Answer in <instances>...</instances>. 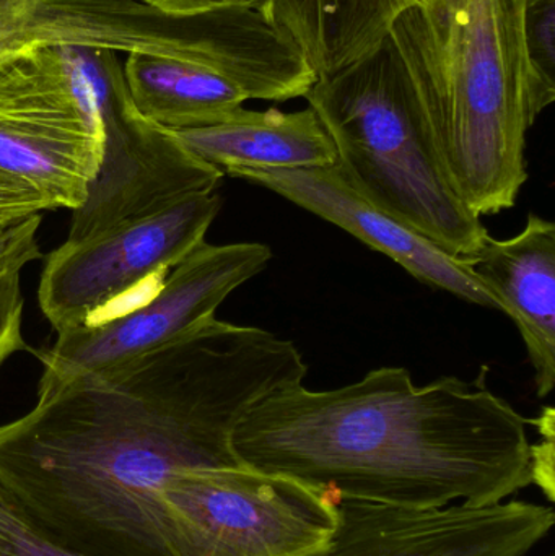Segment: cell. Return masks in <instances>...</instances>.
<instances>
[{
	"instance_id": "6da1fadb",
	"label": "cell",
	"mask_w": 555,
	"mask_h": 556,
	"mask_svg": "<svg viewBox=\"0 0 555 556\" xmlns=\"http://www.w3.org/2000/svg\"><path fill=\"white\" fill-rule=\"evenodd\" d=\"M295 343L217 317L51 391L0 427V482L88 556H168L160 490L176 472L244 467L231 440L277 389L302 384Z\"/></svg>"
},
{
	"instance_id": "7a4b0ae2",
	"label": "cell",
	"mask_w": 555,
	"mask_h": 556,
	"mask_svg": "<svg viewBox=\"0 0 555 556\" xmlns=\"http://www.w3.org/2000/svg\"><path fill=\"white\" fill-rule=\"evenodd\" d=\"M528 420L484 381L417 386L383 366L338 389H277L231 440L248 469L339 500L407 509L492 506L533 483Z\"/></svg>"
},
{
	"instance_id": "3957f363",
	"label": "cell",
	"mask_w": 555,
	"mask_h": 556,
	"mask_svg": "<svg viewBox=\"0 0 555 556\" xmlns=\"http://www.w3.org/2000/svg\"><path fill=\"white\" fill-rule=\"evenodd\" d=\"M527 0H417L390 31L456 195L476 217L517 204L527 136L551 106L525 45Z\"/></svg>"
},
{
	"instance_id": "277c9868",
	"label": "cell",
	"mask_w": 555,
	"mask_h": 556,
	"mask_svg": "<svg viewBox=\"0 0 555 556\" xmlns=\"http://www.w3.org/2000/svg\"><path fill=\"white\" fill-rule=\"evenodd\" d=\"M355 192L437 248L471 260L489 237L456 195L390 36L306 91Z\"/></svg>"
},
{
	"instance_id": "5b68a950",
	"label": "cell",
	"mask_w": 555,
	"mask_h": 556,
	"mask_svg": "<svg viewBox=\"0 0 555 556\" xmlns=\"http://www.w3.org/2000/svg\"><path fill=\"white\" fill-rule=\"evenodd\" d=\"M159 502L168 556H313L338 526L335 493L248 467L173 473Z\"/></svg>"
},
{
	"instance_id": "8992f818",
	"label": "cell",
	"mask_w": 555,
	"mask_h": 556,
	"mask_svg": "<svg viewBox=\"0 0 555 556\" xmlns=\"http://www.w3.org/2000/svg\"><path fill=\"white\" fill-rule=\"evenodd\" d=\"M220 208L217 192L189 195L85 240L65 241L49 254L39 281L46 319L59 336L104 319L147 283L159 287L204 243Z\"/></svg>"
},
{
	"instance_id": "52a82bcc",
	"label": "cell",
	"mask_w": 555,
	"mask_h": 556,
	"mask_svg": "<svg viewBox=\"0 0 555 556\" xmlns=\"http://www.w3.org/2000/svg\"><path fill=\"white\" fill-rule=\"evenodd\" d=\"M273 251L263 243H201L146 301L97 323L59 333L35 352L42 363L38 392L77 376L142 355L215 317L225 298L266 269Z\"/></svg>"
},
{
	"instance_id": "ba28073f",
	"label": "cell",
	"mask_w": 555,
	"mask_h": 556,
	"mask_svg": "<svg viewBox=\"0 0 555 556\" xmlns=\"http://www.w3.org/2000/svg\"><path fill=\"white\" fill-rule=\"evenodd\" d=\"M36 45L150 52L231 75L243 64V26L230 10L166 16L139 0H0V58Z\"/></svg>"
},
{
	"instance_id": "9c48e42d",
	"label": "cell",
	"mask_w": 555,
	"mask_h": 556,
	"mask_svg": "<svg viewBox=\"0 0 555 556\" xmlns=\"http://www.w3.org/2000/svg\"><path fill=\"white\" fill-rule=\"evenodd\" d=\"M224 176L134 108L121 67L103 111L100 168L84 204L72 211L65 241L93 237L189 195L215 192Z\"/></svg>"
},
{
	"instance_id": "30bf717a",
	"label": "cell",
	"mask_w": 555,
	"mask_h": 556,
	"mask_svg": "<svg viewBox=\"0 0 555 556\" xmlns=\"http://www.w3.org/2000/svg\"><path fill=\"white\" fill-rule=\"evenodd\" d=\"M554 522L550 506L517 500L439 509L339 500L335 535L313 556H525Z\"/></svg>"
},
{
	"instance_id": "8fae6325",
	"label": "cell",
	"mask_w": 555,
	"mask_h": 556,
	"mask_svg": "<svg viewBox=\"0 0 555 556\" xmlns=\"http://www.w3.org/2000/svg\"><path fill=\"white\" fill-rule=\"evenodd\" d=\"M225 175L276 192L292 204L342 228L371 250L391 257L417 280L468 303L501 311L465 261L443 253L348 185L336 165L299 169H228Z\"/></svg>"
},
{
	"instance_id": "7c38bea8",
	"label": "cell",
	"mask_w": 555,
	"mask_h": 556,
	"mask_svg": "<svg viewBox=\"0 0 555 556\" xmlns=\"http://www.w3.org/2000/svg\"><path fill=\"white\" fill-rule=\"evenodd\" d=\"M117 52L36 45L0 58V114L91 134L103 143V111L119 71Z\"/></svg>"
},
{
	"instance_id": "4fadbf2b",
	"label": "cell",
	"mask_w": 555,
	"mask_h": 556,
	"mask_svg": "<svg viewBox=\"0 0 555 556\" xmlns=\"http://www.w3.org/2000/svg\"><path fill=\"white\" fill-rule=\"evenodd\" d=\"M465 263L514 319L534 369L538 397L546 399L555 384V225L528 214L517 237L489 235Z\"/></svg>"
},
{
	"instance_id": "5bb4252c",
	"label": "cell",
	"mask_w": 555,
	"mask_h": 556,
	"mask_svg": "<svg viewBox=\"0 0 555 556\" xmlns=\"http://www.w3.org/2000/svg\"><path fill=\"white\" fill-rule=\"evenodd\" d=\"M172 132L224 175L237 168H323L338 163L335 143L312 108L283 113L243 106L220 123Z\"/></svg>"
},
{
	"instance_id": "9a60e30c",
	"label": "cell",
	"mask_w": 555,
	"mask_h": 556,
	"mask_svg": "<svg viewBox=\"0 0 555 556\" xmlns=\"http://www.w3.org/2000/svg\"><path fill=\"white\" fill-rule=\"evenodd\" d=\"M417 0H263L264 15L328 77L375 51Z\"/></svg>"
},
{
	"instance_id": "2e32d148",
	"label": "cell",
	"mask_w": 555,
	"mask_h": 556,
	"mask_svg": "<svg viewBox=\"0 0 555 556\" xmlns=\"http://www.w3.org/2000/svg\"><path fill=\"white\" fill-rule=\"evenodd\" d=\"M103 143L81 130L0 114V172L25 182L48 211H75L100 168Z\"/></svg>"
},
{
	"instance_id": "e0dca14e",
	"label": "cell",
	"mask_w": 555,
	"mask_h": 556,
	"mask_svg": "<svg viewBox=\"0 0 555 556\" xmlns=\"http://www.w3.org/2000/svg\"><path fill=\"white\" fill-rule=\"evenodd\" d=\"M123 75L134 108L163 129L211 126L248 101L227 75L185 59L133 52Z\"/></svg>"
},
{
	"instance_id": "ac0fdd59",
	"label": "cell",
	"mask_w": 555,
	"mask_h": 556,
	"mask_svg": "<svg viewBox=\"0 0 555 556\" xmlns=\"http://www.w3.org/2000/svg\"><path fill=\"white\" fill-rule=\"evenodd\" d=\"M0 556H88L46 531L0 482Z\"/></svg>"
},
{
	"instance_id": "d6986e66",
	"label": "cell",
	"mask_w": 555,
	"mask_h": 556,
	"mask_svg": "<svg viewBox=\"0 0 555 556\" xmlns=\"http://www.w3.org/2000/svg\"><path fill=\"white\" fill-rule=\"evenodd\" d=\"M525 45L534 84L551 104L555 100V0H527Z\"/></svg>"
},
{
	"instance_id": "ffe728a7",
	"label": "cell",
	"mask_w": 555,
	"mask_h": 556,
	"mask_svg": "<svg viewBox=\"0 0 555 556\" xmlns=\"http://www.w3.org/2000/svg\"><path fill=\"white\" fill-rule=\"evenodd\" d=\"M22 316L23 298L18 270L0 274V366L13 353H35L23 339Z\"/></svg>"
},
{
	"instance_id": "44dd1931",
	"label": "cell",
	"mask_w": 555,
	"mask_h": 556,
	"mask_svg": "<svg viewBox=\"0 0 555 556\" xmlns=\"http://www.w3.org/2000/svg\"><path fill=\"white\" fill-rule=\"evenodd\" d=\"M39 227H41V215H35L0 233V274L12 273V270L20 273L26 264L41 257L38 240H36Z\"/></svg>"
},
{
	"instance_id": "7402d4cb",
	"label": "cell",
	"mask_w": 555,
	"mask_h": 556,
	"mask_svg": "<svg viewBox=\"0 0 555 556\" xmlns=\"http://www.w3.org/2000/svg\"><path fill=\"white\" fill-rule=\"evenodd\" d=\"M48 211L46 202L25 182L0 172V228L22 224Z\"/></svg>"
},
{
	"instance_id": "603a6c76",
	"label": "cell",
	"mask_w": 555,
	"mask_h": 556,
	"mask_svg": "<svg viewBox=\"0 0 555 556\" xmlns=\"http://www.w3.org/2000/svg\"><path fill=\"white\" fill-rule=\"evenodd\" d=\"M540 430L541 443L531 444V470L533 483L546 492L547 500L554 502V408L544 407L537 420H528Z\"/></svg>"
},
{
	"instance_id": "cb8c5ba5",
	"label": "cell",
	"mask_w": 555,
	"mask_h": 556,
	"mask_svg": "<svg viewBox=\"0 0 555 556\" xmlns=\"http://www.w3.org/2000/svg\"><path fill=\"white\" fill-rule=\"evenodd\" d=\"M166 16H198L235 7H261L263 0H139Z\"/></svg>"
},
{
	"instance_id": "d4e9b609",
	"label": "cell",
	"mask_w": 555,
	"mask_h": 556,
	"mask_svg": "<svg viewBox=\"0 0 555 556\" xmlns=\"http://www.w3.org/2000/svg\"><path fill=\"white\" fill-rule=\"evenodd\" d=\"M5 230H7V228H5ZM5 230H2V228H0V233H3V231H5Z\"/></svg>"
}]
</instances>
